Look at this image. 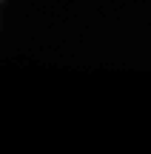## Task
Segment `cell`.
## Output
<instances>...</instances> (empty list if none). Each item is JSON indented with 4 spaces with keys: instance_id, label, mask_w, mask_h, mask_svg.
Here are the masks:
<instances>
[]
</instances>
